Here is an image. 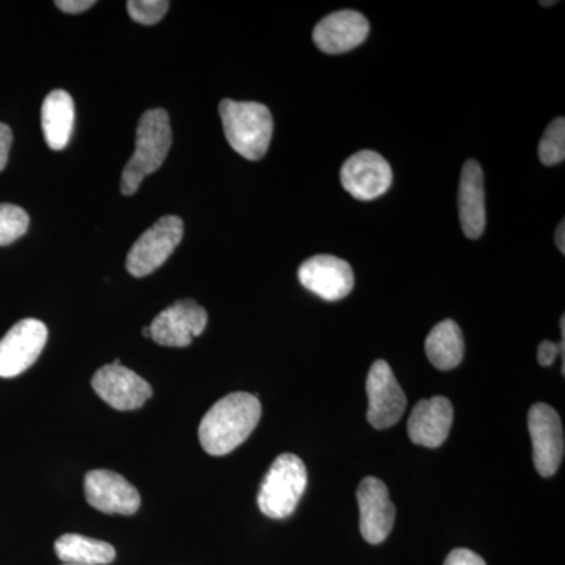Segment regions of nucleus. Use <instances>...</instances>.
Segmentation results:
<instances>
[{"instance_id":"obj_1","label":"nucleus","mask_w":565,"mask_h":565,"mask_svg":"<svg viewBox=\"0 0 565 565\" xmlns=\"http://www.w3.org/2000/svg\"><path fill=\"white\" fill-rule=\"evenodd\" d=\"M262 403L250 393H232L217 401L200 423L199 437L204 451L226 456L244 444L258 426Z\"/></svg>"},{"instance_id":"obj_2","label":"nucleus","mask_w":565,"mask_h":565,"mask_svg":"<svg viewBox=\"0 0 565 565\" xmlns=\"http://www.w3.org/2000/svg\"><path fill=\"white\" fill-rule=\"evenodd\" d=\"M172 147V128L167 110L152 109L141 115L136 134V151L121 174L122 195H134L145 178L161 169Z\"/></svg>"},{"instance_id":"obj_3","label":"nucleus","mask_w":565,"mask_h":565,"mask_svg":"<svg viewBox=\"0 0 565 565\" xmlns=\"http://www.w3.org/2000/svg\"><path fill=\"white\" fill-rule=\"evenodd\" d=\"M223 131L234 151L248 161H259L273 140V114L264 104L223 99L221 106Z\"/></svg>"},{"instance_id":"obj_4","label":"nucleus","mask_w":565,"mask_h":565,"mask_svg":"<svg viewBox=\"0 0 565 565\" xmlns=\"http://www.w3.org/2000/svg\"><path fill=\"white\" fill-rule=\"evenodd\" d=\"M307 484L302 459L296 455L278 456L259 487V511L269 519H288L302 500Z\"/></svg>"},{"instance_id":"obj_5","label":"nucleus","mask_w":565,"mask_h":565,"mask_svg":"<svg viewBox=\"0 0 565 565\" xmlns=\"http://www.w3.org/2000/svg\"><path fill=\"white\" fill-rule=\"evenodd\" d=\"M184 234V223L180 217L167 215L159 218L151 228L141 234L128 253L126 267L132 277H147L158 270L177 250Z\"/></svg>"},{"instance_id":"obj_6","label":"nucleus","mask_w":565,"mask_h":565,"mask_svg":"<svg viewBox=\"0 0 565 565\" xmlns=\"http://www.w3.org/2000/svg\"><path fill=\"white\" fill-rule=\"evenodd\" d=\"M92 386L104 403L120 412L137 411L152 396L151 385L122 366L120 360L99 367L93 375Z\"/></svg>"},{"instance_id":"obj_7","label":"nucleus","mask_w":565,"mask_h":565,"mask_svg":"<svg viewBox=\"0 0 565 565\" xmlns=\"http://www.w3.org/2000/svg\"><path fill=\"white\" fill-rule=\"evenodd\" d=\"M534 467L542 478L556 473L564 459V429L561 416L546 404H535L527 415Z\"/></svg>"},{"instance_id":"obj_8","label":"nucleus","mask_w":565,"mask_h":565,"mask_svg":"<svg viewBox=\"0 0 565 565\" xmlns=\"http://www.w3.org/2000/svg\"><path fill=\"white\" fill-rule=\"evenodd\" d=\"M47 343V327L39 319H22L0 340V377H17L39 360Z\"/></svg>"},{"instance_id":"obj_9","label":"nucleus","mask_w":565,"mask_h":565,"mask_svg":"<svg viewBox=\"0 0 565 565\" xmlns=\"http://www.w3.org/2000/svg\"><path fill=\"white\" fill-rule=\"evenodd\" d=\"M207 326L206 310L192 299L178 300L161 311L150 326V338L167 348H188Z\"/></svg>"},{"instance_id":"obj_10","label":"nucleus","mask_w":565,"mask_h":565,"mask_svg":"<svg viewBox=\"0 0 565 565\" xmlns=\"http://www.w3.org/2000/svg\"><path fill=\"white\" fill-rule=\"evenodd\" d=\"M367 422L375 429H388L403 418L407 397L385 360L371 366L366 379Z\"/></svg>"},{"instance_id":"obj_11","label":"nucleus","mask_w":565,"mask_h":565,"mask_svg":"<svg viewBox=\"0 0 565 565\" xmlns=\"http://www.w3.org/2000/svg\"><path fill=\"white\" fill-rule=\"evenodd\" d=\"M392 182V167L375 151L355 152L341 169L344 191L362 202L384 195Z\"/></svg>"},{"instance_id":"obj_12","label":"nucleus","mask_w":565,"mask_h":565,"mask_svg":"<svg viewBox=\"0 0 565 565\" xmlns=\"http://www.w3.org/2000/svg\"><path fill=\"white\" fill-rule=\"evenodd\" d=\"M360 508V531L364 541L379 545L392 533L396 508L390 500L388 487L381 479L364 478L356 490Z\"/></svg>"},{"instance_id":"obj_13","label":"nucleus","mask_w":565,"mask_h":565,"mask_svg":"<svg viewBox=\"0 0 565 565\" xmlns=\"http://www.w3.org/2000/svg\"><path fill=\"white\" fill-rule=\"evenodd\" d=\"M84 489L88 504L104 514L134 515L139 511V490L115 471H88Z\"/></svg>"},{"instance_id":"obj_14","label":"nucleus","mask_w":565,"mask_h":565,"mask_svg":"<svg viewBox=\"0 0 565 565\" xmlns=\"http://www.w3.org/2000/svg\"><path fill=\"white\" fill-rule=\"evenodd\" d=\"M299 280L308 291L329 302L344 299L355 285L351 264L332 255H316L307 259L300 266Z\"/></svg>"},{"instance_id":"obj_15","label":"nucleus","mask_w":565,"mask_h":565,"mask_svg":"<svg viewBox=\"0 0 565 565\" xmlns=\"http://www.w3.org/2000/svg\"><path fill=\"white\" fill-rule=\"evenodd\" d=\"M370 33V22L359 11L341 10L318 22L313 40L326 54H343L359 47Z\"/></svg>"},{"instance_id":"obj_16","label":"nucleus","mask_w":565,"mask_h":565,"mask_svg":"<svg viewBox=\"0 0 565 565\" xmlns=\"http://www.w3.org/2000/svg\"><path fill=\"white\" fill-rule=\"evenodd\" d=\"M455 419L451 401L444 396L419 401L412 411L407 433L415 445L438 448L445 444Z\"/></svg>"},{"instance_id":"obj_17","label":"nucleus","mask_w":565,"mask_h":565,"mask_svg":"<svg viewBox=\"0 0 565 565\" xmlns=\"http://www.w3.org/2000/svg\"><path fill=\"white\" fill-rule=\"evenodd\" d=\"M459 217L465 236L478 239L486 230L484 172L478 162H465L459 185Z\"/></svg>"},{"instance_id":"obj_18","label":"nucleus","mask_w":565,"mask_h":565,"mask_svg":"<svg viewBox=\"0 0 565 565\" xmlns=\"http://www.w3.org/2000/svg\"><path fill=\"white\" fill-rule=\"evenodd\" d=\"M74 102L70 93L51 92L41 107V128L51 150L61 151L70 143L74 129Z\"/></svg>"},{"instance_id":"obj_19","label":"nucleus","mask_w":565,"mask_h":565,"mask_svg":"<svg viewBox=\"0 0 565 565\" xmlns=\"http://www.w3.org/2000/svg\"><path fill=\"white\" fill-rule=\"evenodd\" d=\"M463 352L462 330L455 321L446 319L430 330L426 340V353L437 370H455L462 363Z\"/></svg>"},{"instance_id":"obj_20","label":"nucleus","mask_w":565,"mask_h":565,"mask_svg":"<svg viewBox=\"0 0 565 565\" xmlns=\"http://www.w3.org/2000/svg\"><path fill=\"white\" fill-rule=\"evenodd\" d=\"M55 553L65 564L107 565L117 557L114 546L81 534H63L55 542Z\"/></svg>"},{"instance_id":"obj_21","label":"nucleus","mask_w":565,"mask_h":565,"mask_svg":"<svg viewBox=\"0 0 565 565\" xmlns=\"http://www.w3.org/2000/svg\"><path fill=\"white\" fill-rule=\"evenodd\" d=\"M539 159L544 166H557L565 159V121L563 117L556 118L545 129L541 145H539Z\"/></svg>"},{"instance_id":"obj_22","label":"nucleus","mask_w":565,"mask_h":565,"mask_svg":"<svg viewBox=\"0 0 565 565\" xmlns=\"http://www.w3.org/2000/svg\"><path fill=\"white\" fill-rule=\"evenodd\" d=\"M28 212L14 204H0V247L13 244L29 230Z\"/></svg>"},{"instance_id":"obj_23","label":"nucleus","mask_w":565,"mask_h":565,"mask_svg":"<svg viewBox=\"0 0 565 565\" xmlns=\"http://www.w3.org/2000/svg\"><path fill=\"white\" fill-rule=\"evenodd\" d=\"M128 13L134 21L143 25L158 24L169 11L170 2L166 0H131L128 2Z\"/></svg>"},{"instance_id":"obj_24","label":"nucleus","mask_w":565,"mask_h":565,"mask_svg":"<svg viewBox=\"0 0 565 565\" xmlns=\"http://www.w3.org/2000/svg\"><path fill=\"white\" fill-rule=\"evenodd\" d=\"M565 319H561V330H563V338L561 343H552V341H544L539 345L537 360L542 366H552L557 355L564 356V340H565Z\"/></svg>"},{"instance_id":"obj_25","label":"nucleus","mask_w":565,"mask_h":565,"mask_svg":"<svg viewBox=\"0 0 565 565\" xmlns=\"http://www.w3.org/2000/svg\"><path fill=\"white\" fill-rule=\"evenodd\" d=\"M444 565H487L481 556L467 548H456L449 553Z\"/></svg>"},{"instance_id":"obj_26","label":"nucleus","mask_w":565,"mask_h":565,"mask_svg":"<svg viewBox=\"0 0 565 565\" xmlns=\"http://www.w3.org/2000/svg\"><path fill=\"white\" fill-rule=\"evenodd\" d=\"M11 143H13V132L10 126L0 122V172H3L9 162Z\"/></svg>"},{"instance_id":"obj_27","label":"nucleus","mask_w":565,"mask_h":565,"mask_svg":"<svg viewBox=\"0 0 565 565\" xmlns=\"http://www.w3.org/2000/svg\"><path fill=\"white\" fill-rule=\"evenodd\" d=\"M95 3L93 0H57L55 7H58L65 13L77 14L92 9Z\"/></svg>"},{"instance_id":"obj_28","label":"nucleus","mask_w":565,"mask_h":565,"mask_svg":"<svg viewBox=\"0 0 565 565\" xmlns=\"http://www.w3.org/2000/svg\"><path fill=\"white\" fill-rule=\"evenodd\" d=\"M565 223L564 221L559 223L556 230V247L559 248L561 253H565Z\"/></svg>"},{"instance_id":"obj_29","label":"nucleus","mask_w":565,"mask_h":565,"mask_svg":"<svg viewBox=\"0 0 565 565\" xmlns=\"http://www.w3.org/2000/svg\"><path fill=\"white\" fill-rule=\"evenodd\" d=\"M141 333H143V337L150 338V327H145Z\"/></svg>"},{"instance_id":"obj_30","label":"nucleus","mask_w":565,"mask_h":565,"mask_svg":"<svg viewBox=\"0 0 565 565\" xmlns=\"http://www.w3.org/2000/svg\"><path fill=\"white\" fill-rule=\"evenodd\" d=\"M542 6H555L556 2H541Z\"/></svg>"},{"instance_id":"obj_31","label":"nucleus","mask_w":565,"mask_h":565,"mask_svg":"<svg viewBox=\"0 0 565 565\" xmlns=\"http://www.w3.org/2000/svg\"><path fill=\"white\" fill-rule=\"evenodd\" d=\"M63 565H82V564H63Z\"/></svg>"}]
</instances>
